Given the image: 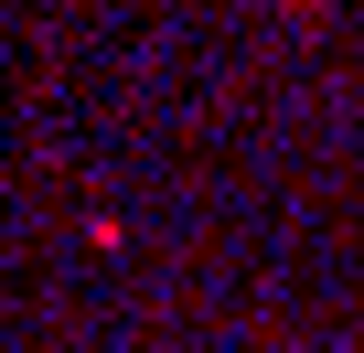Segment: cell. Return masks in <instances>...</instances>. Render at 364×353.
<instances>
[{"instance_id":"cell-1","label":"cell","mask_w":364,"mask_h":353,"mask_svg":"<svg viewBox=\"0 0 364 353\" xmlns=\"http://www.w3.org/2000/svg\"><path fill=\"white\" fill-rule=\"evenodd\" d=\"M268 11H321V0H268Z\"/></svg>"}]
</instances>
